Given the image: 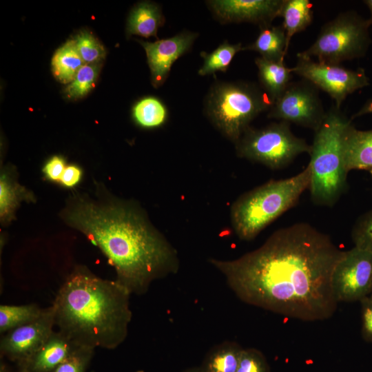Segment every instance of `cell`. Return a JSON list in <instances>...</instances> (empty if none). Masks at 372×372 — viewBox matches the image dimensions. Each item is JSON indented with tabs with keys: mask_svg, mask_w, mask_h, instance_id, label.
Instances as JSON below:
<instances>
[{
	"mask_svg": "<svg viewBox=\"0 0 372 372\" xmlns=\"http://www.w3.org/2000/svg\"><path fill=\"white\" fill-rule=\"evenodd\" d=\"M344 253L327 234L298 223L277 229L238 258L209 262L243 302L315 322L329 319L337 310L332 273Z\"/></svg>",
	"mask_w": 372,
	"mask_h": 372,
	"instance_id": "obj_1",
	"label": "cell"
},
{
	"mask_svg": "<svg viewBox=\"0 0 372 372\" xmlns=\"http://www.w3.org/2000/svg\"><path fill=\"white\" fill-rule=\"evenodd\" d=\"M68 219L101 249L131 294L145 293L154 280L179 269L174 247L134 207L84 202Z\"/></svg>",
	"mask_w": 372,
	"mask_h": 372,
	"instance_id": "obj_2",
	"label": "cell"
},
{
	"mask_svg": "<svg viewBox=\"0 0 372 372\" xmlns=\"http://www.w3.org/2000/svg\"><path fill=\"white\" fill-rule=\"evenodd\" d=\"M130 295L116 280L77 269L59 288L52 304L55 325L78 347L114 349L127 335Z\"/></svg>",
	"mask_w": 372,
	"mask_h": 372,
	"instance_id": "obj_3",
	"label": "cell"
},
{
	"mask_svg": "<svg viewBox=\"0 0 372 372\" xmlns=\"http://www.w3.org/2000/svg\"><path fill=\"white\" fill-rule=\"evenodd\" d=\"M352 123L340 107L332 106L326 112L311 145V183L312 201L332 207L344 192L348 172L344 161V137Z\"/></svg>",
	"mask_w": 372,
	"mask_h": 372,
	"instance_id": "obj_4",
	"label": "cell"
},
{
	"mask_svg": "<svg viewBox=\"0 0 372 372\" xmlns=\"http://www.w3.org/2000/svg\"><path fill=\"white\" fill-rule=\"evenodd\" d=\"M311 176L307 165L292 177L271 180L240 196L230 209V220L236 236L247 241L255 238L298 203L309 188Z\"/></svg>",
	"mask_w": 372,
	"mask_h": 372,
	"instance_id": "obj_5",
	"label": "cell"
},
{
	"mask_svg": "<svg viewBox=\"0 0 372 372\" xmlns=\"http://www.w3.org/2000/svg\"><path fill=\"white\" fill-rule=\"evenodd\" d=\"M272 102L255 83L218 81L209 88L204 101V112L225 137L236 143L250 123L268 112Z\"/></svg>",
	"mask_w": 372,
	"mask_h": 372,
	"instance_id": "obj_6",
	"label": "cell"
},
{
	"mask_svg": "<svg viewBox=\"0 0 372 372\" xmlns=\"http://www.w3.org/2000/svg\"><path fill=\"white\" fill-rule=\"evenodd\" d=\"M371 18L355 11L341 12L324 24L314 43L298 54L332 64L363 57L371 43Z\"/></svg>",
	"mask_w": 372,
	"mask_h": 372,
	"instance_id": "obj_7",
	"label": "cell"
},
{
	"mask_svg": "<svg viewBox=\"0 0 372 372\" xmlns=\"http://www.w3.org/2000/svg\"><path fill=\"white\" fill-rule=\"evenodd\" d=\"M237 155L259 163L271 169H279L298 156L310 154L311 145L296 136L285 121L270 123L261 128L249 127L235 143Z\"/></svg>",
	"mask_w": 372,
	"mask_h": 372,
	"instance_id": "obj_8",
	"label": "cell"
},
{
	"mask_svg": "<svg viewBox=\"0 0 372 372\" xmlns=\"http://www.w3.org/2000/svg\"><path fill=\"white\" fill-rule=\"evenodd\" d=\"M291 69L293 74L327 92L340 108L349 94L370 84L363 68L353 70L340 64L314 61L298 54L296 63Z\"/></svg>",
	"mask_w": 372,
	"mask_h": 372,
	"instance_id": "obj_9",
	"label": "cell"
},
{
	"mask_svg": "<svg viewBox=\"0 0 372 372\" xmlns=\"http://www.w3.org/2000/svg\"><path fill=\"white\" fill-rule=\"evenodd\" d=\"M318 88L302 79L291 81L273 102L267 117L316 131L326 115Z\"/></svg>",
	"mask_w": 372,
	"mask_h": 372,
	"instance_id": "obj_10",
	"label": "cell"
},
{
	"mask_svg": "<svg viewBox=\"0 0 372 372\" xmlns=\"http://www.w3.org/2000/svg\"><path fill=\"white\" fill-rule=\"evenodd\" d=\"M337 302L360 301L372 293V253L353 247L344 251L332 273Z\"/></svg>",
	"mask_w": 372,
	"mask_h": 372,
	"instance_id": "obj_11",
	"label": "cell"
},
{
	"mask_svg": "<svg viewBox=\"0 0 372 372\" xmlns=\"http://www.w3.org/2000/svg\"><path fill=\"white\" fill-rule=\"evenodd\" d=\"M55 325L53 305L44 308L36 320L13 329L2 337L1 356L21 364L28 360L48 340Z\"/></svg>",
	"mask_w": 372,
	"mask_h": 372,
	"instance_id": "obj_12",
	"label": "cell"
},
{
	"mask_svg": "<svg viewBox=\"0 0 372 372\" xmlns=\"http://www.w3.org/2000/svg\"><path fill=\"white\" fill-rule=\"evenodd\" d=\"M284 0H211L206 3L222 23L248 22L259 28L280 17Z\"/></svg>",
	"mask_w": 372,
	"mask_h": 372,
	"instance_id": "obj_13",
	"label": "cell"
},
{
	"mask_svg": "<svg viewBox=\"0 0 372 372\" xmlns=\"http://www.w3.org/2000/svg\"><path fill=\"white\" fill-rule=\"evenodd\" d=\"M198 34L188 30L154 42L137 40L145 49L154 87H161L169 75L172 65L188 52Z\"/></svg>",
	"mask_w": 372,
	"mask_h": 372,
	"instance_id": "obj_14",
	"label": "cell"
},
{
	"mask_svg": "<svg viewBox=\"0 0 372 372\" xmlns=\"http://www.w3.org/2000/svg\"><path fill=\"white\" fill-rule=\"evenodd\" d=\"M78 347L60 331H53L38 351L18 364L24 365L30 372H52Z\"/></svg>",
	"mask_w": 372,
	"mask_h": 372,
	"instance_id": "obj_15",
	"label": "cell"
},
{
	"mask_svg": "<svg viewBox=\"0 0 372 372\" xmlns=\"http://www.w3.org/2000/svg\"><path fill=\"white\" fill-rule=\"evenodd\" d=\"M344 161L347 172L372 170V130H360L351 123L344 137Z\"/></svg>",
	"mask_w": 372,
	"mask_h": 372,
	"instance_id": "obj_16",
	"label": "cell"
},
{
	"mask_svg": "<svg viewBox=\"0 0 372 372\" xmlns=\"http://www.w3.org/2000/svg\"><path fill=\"white\" fill-rule=\"evenodd\" d=\"M255 63L260 87L273 103L291 82L292 69L286 66L284 61L268 60L261 56L255 59Z\"/></svg>",
	"mask_w": 372,
	"mask_h": 372,
	"instance_id": "obj_17",
	"label": "cell"
},
{
	"mask_svg": "<svg viewBox=\"0 0 372 372\" xmlns=\"http://www.w3.org/2000/svg\"><path fill=\"white\" fill-rule=\"evenodd\" d=\"M165 17L160 6L151 1H142L132 9L127 19V33L145 38L157 37L160 27L165 23Z\"/></svg>",
	"mask_w": 372,
	"mask_h": 372,
	"instance_id": "obj_18",
	"label": "cell"
},
{
	"mask_svg": "<svg viewBox=\"0 0 372 372\" xmlns=\"http://www.w3.org/2000/svg\"><path fill=\"white\" fill-rule=\"evenodd\" d=\"M253 50L268 60L284 61L287 54L286 32L282 25L272 24L260 28L254 43L243 47V50Z\"/></svg>",
	"mask_w": 372,
	"mask_h": 372,
	"instance_id": "obj_19",
	"label": "cell"
},
{
	"mask_svg": "<svg viewBox=\"0 0 372 372\" xmlns=\"http://www.w3.org/2000/svg\"><path fill=\"white\" fill-rule=\"evenodd\" d=\"M280 17L286 32L288 50L293 36L304 30L312 22V5L309 0H284Z\"/></svg>",
	"mask_w": 372,
	"mask_h": 372,
	"instance_id": "obj_20",
	"label": "cell"
},
{
	"mask_svg": "<svg viewBox=\"0 0 372 372\" xmlns=\"http://www.w3.org/2000/svg\"><path fill=\"white\" fill-rule=\"evenodd\" d=\"M84 64L72 39L58 48L54 54L52 59V71L58 81L69 84Z\"/></svg>",
	"mask_w": 372,
	"mask_h": 372,
	"instance_id": "obj_21",
	"label": "cell"
},
{
	"mask_svg": "<svg viewBox=\"0 0 372 372\" xmlns=\"http://www.w3.org/2000/svg\"><path fill=\"white\" fill-rule=\"evenodd\" d=\"M243 348L227 342L213 349L205 358L202 372H236Z\"/></svg>",
	"mask_w": 372,
	"mask_h": 372,
	"instance_id": "obj_22",
	"label": "cell"
},
{
	"mask_svg": "<svg viewBox=\"0 0 372 372\" xmlns=\"http://www.w3.org/2000/svg\"><path fill=\"white\" fill-rule=\"evenodd\" d=\"M132 116L140 126L154 128L165 123L168 112L160 99L154 96H146L135 103L132 108Z\"/></svg>",
	"mask_w": 372,
	"mask_h": 372,
	"instance_id": "obj_23",
	"label": "cell"
},
{
	"mask_svg": "<svg viewBox=\"0 0 372 372\" xmlns=\"http://www.w3.org/2000/svg\"><path fill=\"white\" fill-rule=\"evenodd\" d=\"M240 51H243L241 43L231 44L225 41L211 53L200 52L204 62L198 72V74L206 76L216 72H225L234 56Z\"/></svg>",
	"mask_w": 372,
	"mask_h": 372,
	"instance_id": "obj_24",
	"label": "cell"
},
{
	"mask_svg": "<svg viewBox=\"0 0 372 372\" xmlns=\"http://www.w3.org/2000/svg\"><path fill=\"white\" fill-rule=\"evenodd\" d=\"M42 308L36 304L0 306V333L8 331L38 318Z\"/></svg>",
	"mask_w": 372,
	"mask_h": 372,
	"instance_id": "obj_25",
	"label": "cell"
},
{
	"mask_svg": "<svg viewBox=\"0 0 372 372\" xmlns=\"http://www.w3.org/2000/svg\"><path fill=\"white\" fill-rule=\"evenodd\" d=\"M101 68V63L84 64L72 81L65 87V96L76 100L86 96L95 86Z\"/></svg>",
	"mask_w": 372,
	"mask_h": 372,
	"instance_id": "obj_26",
	"label": "cell"
},
{
	"mask_svg": "<svg viewBox=\"0 0 372 372\" xmlns=\"http://www.w3.org/2000/svg\"><path fill=\"white\" fill-rule=\"evenodd\" d=\"M72 40L85 64L102 63L106 56V50L92 33L82 30Z\"/></svg>",
	"mask_w": 372,
	"mask_h": 372,
	"instance_id": "obj_27",
	"label": "cell"
},
{
	"mask_svg": "<svg viewBox=\"0 0 372 372\" xmlns=\"http://www.w3.org/2000/svg\"><path fill=\"white\" fill-rule=\"evenodd\" d=\"M354 247L372 253V209L362 214L351 230Z\"/></svg>",
	"mask_w": 372,
	"mask_h": 372,
	"instance_id": "obj_28",
	"label": "cell"
},
{
	"mask_svg": "<svg viewBox=\"0 0 372 372\" xmlns=\"http://www.w3.org/2000/svg\"><path fill=\"white\" fill-rule=\"evenodd\" d=\"M94 351V349L79 347L52 372H85Z\"/></svg>",
	"mask_w": 372,
	"mask_h": 372,
	"instance_id": "obj_29",
	"label": "cell"
},
{
	"mask_svg": "<svg viewBox=\"0 0 372 372\" xmlns=\"http://www.w3.org/2000/svg\"><path fill=\"white\" fill-rule=\"evenodd\" d=\"M236 372H271L269 365L260 351L243 349Z\"/></svg>",
	"mask_w": 372,
	"mask_h": 372,
	"instance_id": "obj_30",
	"label": "cell"
},
{
	"mask_svg": "<svg viewBox=\"0 0 372 372\" xmlns=\"http://www.w3.org/2000/svg\"><path fill=\"white\" fill-rule=\"evenodd\" d=\"M361 304L362 335L363 339L372 343V293L360 301Z\"/></svg>",
	"mask_w": 372,
	"mask_h": 372,
	"instance_id": "obj_31",
	"label": "cell"
},
{
	"mask_svg": "<svg viewBox=\"0 0 372 372\" xmlns=\"http://www.w3.org/2000/svg\"><path fill=\"white\" fill-rule=\"evenodd\" d=\"M1 196V216L7 215L12 208L14 203V192L10 184L4 179L1 180L0 186Z\"/></svg>",
	"mask_w": 372,
	"mask_h": 372,
	"instance_id": "obj_32",
	"label": "cell"
},
{
	"mask_svg": "<svg viewBox=\"0 0 372 372\" xmlns=\"http://www.w3.org/2000/svg\"><path fill=\"white\" fill-rule=\"evenodd\" d=\"M65 169L63 159L59 156H54L46 163L43 172L48 178L53 180H59Z\"/></svg>",
	"mask_w": 372,
	"mask_h": 372,
	"instance_id": "obj_33",
	"label": "cell"
},
{
	"mask_svg": "<svg viewBox=\"0 0 372 372\" xmlns=\"http://www.w3.org/2000/svg\"><path fill=\"white\" fill-rule=\"evenodd\" d=\"M81 175V173L79 168L71 165L65 169L60 180L65 186L72 187L79 181Z\"/></svg>",
	"mask_w": 372,
	"mask_h": 372,
	"instance_id": "obj_34",
	"label": "cell"
},
{
	"mask_svg": "<svg viewBox=\"0 0 372 372\" xmlns=\"http://www.w3.org/2000/svg\"><path fill=\"white\" fill-rule=\"evenodd\" d=\"M369 114H372V99L367 101L362 107L351 116V120Z\"/></svg>",
	"mask_w": 372,
	"mask_h": 372,
	"instance_id": "obj_35",
	"label": "cell"
},
{
	"mask_svg": "<svg viewBox=\"0 0 372 372\" xmlns=\"http://www.w3.org/2000/svg\"><path fill=\"white\" fill-rule=\"evenodd\" d=\"M0 372H10L8 366L6 364V362L2 361H1L0 364Z\"/></svg>",
	"mask_w": 372,
	"mask_h": 372,
	"instance_id": "obj_36",
	"label": "cell"
},
{
	"mask_svg": "<svg viewBox=\"0 0 372 372\" xmlns=\"http://www.w3.org/2000/svg\"><path fill=\"white\" fill-rule=\"evenodd\" d=\"M364 3L367 6L369 10L371 12V19H372V0H365Z\"/></svg>",
	"mask_w": 372,
	"mask_h": 372,
	"instance_id": "obj_37",
	"label": "cell"
},
{
	"mask_svg": "<svg viewBox=\"0 0 372 372\" xmlns=\"http://www.w3.org/2000/svg\"><path fill=\"white\" fill-rule=\"evenodd\" d=\"M19 369L17 372H30L24 365L18 364Z\"/></svg>",
	"mask_w": 372,
	"mask_h": 372,
	"instance_id": "obj_38",
	"label": "cell"
},
{
	"mask_svg": "<svg viewBox=\"0 0 372 372\" xmlns=\"http://www.w3.org/2000/svg\"><path fill=\"white\" fill-rule=\"evenodd\" d=\"M185 372H202V371L200 368H196V369H189L186 371Z\"/></svg>",
	"mask_w": 372,
	"mask_h": 372,
	"instance_id": "obj_39",
	"label": "cell"
},
{
	"mask_svg": "<svg viewBox=\"0 0 372 372\" xmlns=\"http://www.w3.org/2000/svg\"><path fill=\"white\" fill-rule=\"evenodd\" d=\"M370 174H371V178H372V170L370 171Z\"/></svg>",
	"mask_w": 372,
	"mask_h": 372,
	"instance_id": "obj_40",
	"label": "cell"
},
{
	"mask_svg": "<svg viewBox=\"0 0 372 372\" xmlns=\"http://www.w3.org/2000/svg\"></svg>",
	"mask_w": 372,
	"mask_h": 372,
	"instance_id": "obj_41",
	"label": "cell"
}]
</instances>
